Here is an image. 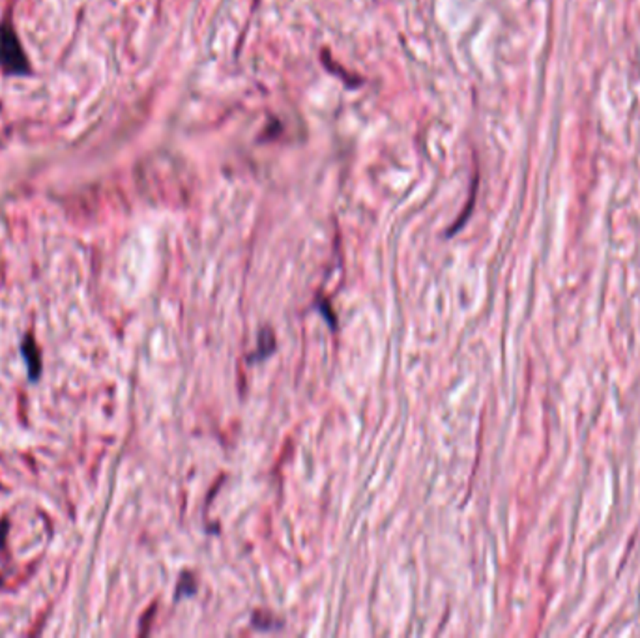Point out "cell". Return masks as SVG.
<instances>
[{
  "label": "cell",
  "instance_id": "obj_1",
  "mask_svg": "<svg viewBox=\"0 0 640 638\" xmlns=\"http://www.w3.org/2000/svg\"><path fill=\"white\" fill-rule=\"evenodd\" d=\"M0 67L8 75H26L31 73L28 57L23 51L16 26L10 21L0 25Z\"/></svg>",
  "mask_w": 640,
  "mask_h": 638
},
{
  "label": "cell",
  "instance_id": "obj_2",
  "mask_svg": "<svg viewBox=\"0 0 640 638\" xmlns=\"http://www.w3.org/2000/svg\"><path fill=\"white\" fill-rule=\"evenodd\" d=\"M21 352H23V358H25L26 367H28L31 380H38L41 375V354L38 345L32 339V335H25L23 345H21Z\"/></svg>",
  "mask_w": 640,
  "mask_h": 638
}]
</instances>
